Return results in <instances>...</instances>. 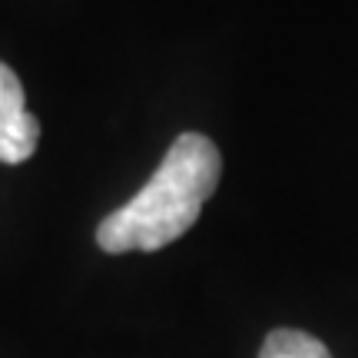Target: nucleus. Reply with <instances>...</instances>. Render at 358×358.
I'll return each mask as SVG.
<instances>
[{
    "instance_id": "1",
    "label": "nucleus",
    "mask_w": 358,
    "mask_h": 358,
    "mask_svg": "<svg viewBox=\"0 0 358 358\" xmlns=\"http://www.w3.org/2000/svg\"><path fill=\"white\" fill-rule=\"evenodd\" d=\"M222 176V156L203 133H179L153 179L96 229V245L110 256L156 252L196 226L206 199Z\"/></svg>"
},
{
    "instance_id": "2",
    "label": "nucleus",
    "mask_w": 358,
    "mask_h": 358,
    "mask_svg": "<svg viewBox=\"0 0 358 358\" xmlns=\"http://www.w3.org/2000/svg\"><path fill=\"white\" fill-rule=\"evenodd\" d=\"M40 143L37 116L27 110L24 87L10 66L0 60V163L17 166L34 156Z\"/></svg>"
},
{
    "instance_id": "3",
    "label": "nucleus",
    "mask_w": 358,
    "mask_h": 358,
    "mask_svg": "<svg viewBox=\"0 0 358 358\" xmlns=\"http://www.w3.org/2000/svg\"><path fill=\"white\" fill-rule=\"evenodd\" d=\"M259 358H332L329 348L315 335L299 332V329H275L266 335L259 348Z\"/></svg>"
}]
</instances>
